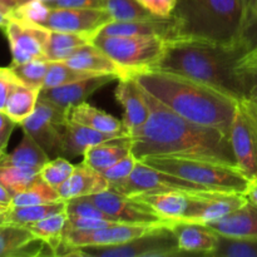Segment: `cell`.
I'll return each instance as SVG.
<instances>
[{
  "label": "cell",
  "mask_w": 257,
  "mask_h": 257,
  "mask_svg": "<svg viewBox=\"0 0 257 257\" xmlns=\"http://www.w3.org/2000/svg\"><path fill=\"white\" fill-rule=\"evenodd\" d=\"M145 95L150 117L140 130L130 135L131 152L138 161L147 157H182L238 167L227 133L181 117L146 90Z\"/></svg>",
  "instance_id": "6da1fadb"
},
{
  "label": "cell",
  "mask_w": 257,
  "mask_h": 257,
  "mask_svg": "<svg viewBox=\"0 0 257 257\" xmlns=\"http://www.w3.org/2000/svg\"><path fill=\"white\" fill-rule=\"evenodd\" d=\"M252 47L251 39L213 42L178 38L167 42L156 69L187 75L241 99L246 97V89L240 62Z\"/></svg>",
  "instance_id": "7a4b0ae2"
},
{
  "label": "cell",
  "mask_w": 257,
  "mask_h": 257,
  "mask_svg": "<svg viewBox=\"0 0 257 257\" xmlns=\"http://www.w3.org/2000/svg\"><path fill=\"white\" fill-rule=\"evenodd\" d=\"M147 93L181 117L230 136L237 98L197 79L161 69L131 73Z\"/></svg>",
  "instance_id": "3957f363"
},
{
  "label": "cell",
  "mask_w": 257,
  "mask_h": 257,
  "mask_svg": "<svg viewBox=\"0 0 257 257\" xmlns=\"http://www.w3.org/2000/svg\"><path fill=\"white\" fill-rule=\"evenodd\" d=\"M173 15L180 38L213 42L250 39L251 25L240 0H178Z\"/></svg>",
  "instance_id": "277c9868"
},
{
  "label": "cell",
  "mask_w": 257,
  "mask_h": 257,
  "mask_svg": "<svg viewBox=\"0 0 257 257\" xmlns=\"http://www.w3.org/2000/svg\"><path fill=\"white\" fill-rule=\"evenodd\" d=\"M145 165L213 191L245 192L248 178L236 166L182 157H147Z\"/></svg>",
  "instance_id": "5b68a950"
},
{
  "label": "cell",
  "mask_w": 257,
  "mask_h": 257,
  "mask_svg": "<svg viewBox=\"0 0 257 257\" xmlns=\"http://www.w3.org/2000/svg\"><path fill=\"white\" fill-rule=\"evenodd\" d=\"M92 43L124 70L125 77L156 69L167 45V40L155 35H97Z\"/></svg>",
  "instance_id": "8992f818"
},
{
  "label": "cell",
  "mask_w": 257,
  "mask_h": 257,
  "mask_svg": "<svg viewBox=\"0 0 257 257\" xmlns=\"http://www.w3.org/2000/svg\"><path fill=\"white\" fill-rule=\"evenodd\" d=\"M168 223H161L152 230L127 242L110 246H84L73 248L69 256L82 257H177L185 256Z\"/></svg>",
  "instance_id": "52a82bcc"
},
{
  "label": "cell",
  "mask_w": 257,
  "mask_h": 257,
  "mask_svg": "<svg viewBox=\"0 0 257 257\" xmlns=\"http://www.w3.org/2000/svg\"><path fill=\"white\" fill-rule=\"evenodd\" d=\"M233 155L241 172L250 180L257 175V98L238 99L230 130Z\"/></svg>",
  "instance_id": "ba28073f"
},
{
  "label": "cell",
  "mask_w": 257,
  "mask_h": 257,
  "mask_svg": "<svg viewBox=\"0 0 257 257\" xmlns=\"http://www.w3.org/2000/svg\"><path fill=\"white\" fill-rule=\"evenodd\" d=\"M108 190L124 195L127 197H136L143 193L166 192V191L200 192V191H207L208 188L183 180L177 176L158 171L138 161L133 172L127 178L119 182L109 183Z\"/></svg>",
  "instance_id": "9c48e42d"
},
{
  "label": "cell",
  "mask_w": 257,
  "mask_h": 257,
  "mask_svg": "<svg viewBox=\"0 0 257 257\" xmlns=\"http://www.w3.org/2000/svg\"><path fill=\"white\" fill-rule=\"evenodd\" d=\"M67 122L68 110L39 98L34 112L19 125L52 160L60 156V142Z\"/></svg>",
  "instance_id": "30bf717a"
},
{
  "label": "cell",
  "mask_w": 257,
  "mask_h": 257,
  "mask_svg": "<svg viewBox=\"0 0 257 257\" xmlns=\"http://www.w3.org/2000/svg\"><path fill=\"white\" fill-rule=\"evenodd\" d=\"M161 223H117L97 230H70L65 228L63 241L55 251V256H69L73 248L84 246H110L127 242L143 235Z\"/></svg>",
  "instance_id": "8fae6325"
},
{
  "label": "cell",
  "mask_w": 257,
  "mask_h": 257,
  "mask_svg": "<svg viewBox=\"0 0 257 257\" xmlns=\"http://www.w3.org/2000/svg\"><path fill=\"white\" fill-rule=\"evenodd\" d=\"M112 22L109 13L102 8H50L42 27L52 32L84 35L93 42L100 30Z\"/></svg>",
  "instance_id": "7c38bea8"
},
{
  "label": "cell",
  "mask_w": 257,
  "mask_h": 257,
  "mask_svg": "<svg viewBox=\"0 0 257 257\" xmlns=\"http://www.w3.org/2000/svg\"><path fill=\"white\" fill-rule=\"evenodd\" d=\"M3 30L10 45L12 64L45 59V49L50 35V30L47 28L10 17Z\"/></svg>",
  "instance_id": "4fadbf2b"
},
{
  "label": "cell",
  "mask_w": 257,
  "mask_h": 257,
  "mask_svg": "<svg viewBox=\"0 0 257 257\" xmlns=\"http://www.w3.org/2000/svg\"><path fill=\"white\" fill-rule=\"evenodd\" d=\"M113 221L123 223H160L166 222L146 203L120 193L105 190L87 196Z\"/></svg>",
  "instance_id": "5bb4252c"
},
{
  "label": "cell",
  "mask_w": 257,
  "mask_h": 257,
  "mask_svg": "<svg viewBox=\"0 0 257 257\" xmlns=\"http://www.w3.org/2000/svg\"><path fill=\"white\" fill-rule=\"evenodd\" d=\"M247 198L240 192H226V191H201L193 192L192 208L183 222L210 223L220 220L228 213L247 203Z\"/></svg>",
  "instance_id": "9a60e30c"
},
{
  "label": "cell",
  "mask_w": 257,
  "mask_h": 257,
  "mask_svg": "<svg viewBox=\"0 0 257 257\" xmlns=\"http://www.w3.org/2000/svg\"><path fill=\"white\" fill-rule=\"evenodd\" d=\"M34 256H55V251L27 226L13 222L0 223V257Z\"/></svg>",
  "instance_id": "2e32d148"
},
{
  "label": "cell",
  "mask_w": 257,
  "mask_h": 257,
  "mask_svg": "<svg viewBox=\"0 0 257 257\" xmlns=\"http://www.w3.org/2000/svg\"><path fill=\"white\" fill-rule=\"evenodd\" d=\"M118 79L119 77L115 74H95L69 84L42 89L39 98L58 105L62 109L69 110L73 105L85 102L98 89Z\"/></svg>",
  "instance_id": "e0dca14e"
},
{
  "label": "cell",
  "mask_w": 257,
  "mask_h": 257,
  "mask_svg": "<svg viewBox=\"0 0 257 257\" xmlns=\"http://www.w3.org/2000/svg\"><path fill=\"white\" fill-rule=\"evenodd\" d=\"M115 99L122 104L124 110L122 122L130 137V135L140 130L150 117L151 110L146 100L145 90L135 78L127 75L118 79Z\"/></svg>",
  "instance_id": "ac0fdd59"
},
{
  "label": "cell",
  "mask_w": 257,
  "mask_h": 257,
  "mask_svg": "<svg viewBox=\"0 0 257 257\" xmlns=\"http://www.w3.org/2000/svg\"><path fill=\"white\" fill-rule=\"evenodd\" d=\"M128 137L127 133H105L85 125L78 124L68 119L63 131L62 142H60V156L67 160L84 155L85 151L90 147Z\"/></svg>",
  "instance_id": "d6986e66"
},
{
  "label": "cell",
  "mask_w": 257,
  "mask_h": 257,
  "mask_svg": "<svg viewBox=\"0 0 257 257\" xmlns=\"http://www.w3.org/2000/svg\"><path fill=\"white\" fill-rule=\"evenodd\" d=\"M98 35H155L167 42L180 38L178 22L175 15L168 18L155 17L132 22H112L105 25Z\"/></svg>",
  "instance_id": "ffe728a7"
},
{
  "label": "cell",
  "mask_w": 257,
  "mask_h": 257,
  "mask_svg": "<svg viewBox=\"0 0 257 257\" xmlns=\"http://www.w3.org/2000/svg\"><path fill=\"white\" fill-rule=\"evenodd\" d=\"M177 240L178 247L187 255L211 256L218 241V233L205 223L176 222L168 223Z\"/></svg>",
  "instance_id": "44dd1931"
},
{
  "label": "cell",
  "mask_w": 257,
  "mask_h": 257,
  "mask_svg": "<svg viewBox=\"0 0 257 257\" xmlns=\"http://www.w3.org/2000/svg\"><path fill=\"white\" fill-rule=\"evenodd\" d=\"M192 195L193 192L185 191H166L143 193L132 198L150 206L166 222H176L185 221L188 217L192 208Z\"/></svg>",
  "instance_id": "7402d4cb"
},
{
  "label": "cell",
  "mask_w": 257,
  "mask_h": 257,
  "mask_svg": "<svg viewBox=\"0 0 257 257\" xmlns=\"http://www.w3.org/2000/svg\"><path fill=\"white\" fill-rule=\"evenodd\" d=\"M109 182L98 171L93 170L87 163L75 165L70 177L58 188L60 198L68 201L70 198L95 195L108 190Z\"/></svg>",
  "instance_id": "603a6c76"
},
{
  "label": "cell",
  "mask_w": 257,
  "mask_h": 257,
  "mask_svg": "<svg viewBox=\"0 0 257 257\" xmlns=\"http://www.w3.org/2000/svg\"><path fill=\"white\" fill-rule=\"evenodd\" d=\"M206 225L218 235L228 237H257V207L247 202L225 217Z\"/></svg>",
  "instance_id": "cb8c5ba5"
},
{
  "label": "cell",
  "mask_w": 257,
  "mask_h": 257,
  "mask_svg": "<svg viewBox=\"0 0 257 257\" xmlns=\"http://www.w3.org/2000/svg\"><path fill=\"white\" fill-rule=\"evenodd\" d=\"M64 63L75 69L93 74H115L119 78L125 77L124 70L93 43L83 45L72 57L64 60Z\"/></svg>",
  "instance_id": "d4e9b609"
},
{
  "label": "cell",
  "mask_w": 257,
  "mask_h": 257,
  "mask_svg": "<svg viewBox=\"0 0 257 257\" xmlns=\"http://www.w3.org/2000/svg\"><path fill=\"white\" fill-rule=\"evenodd\" d=\"M68 119L78 124L100 131V132L127 133L122 120L117 119L112 114H108L104 110L93 107L87 102L73 105L68 110Z\"/></svg>",
  "instance_id": "484cf974"
},
{
  "label": "cell",
  "mask_w": 257,
  "mask_h": 257,
  "mask_svg": "<svg viewBox=\"0 0 257 257\" xmlns=\"http://www.w3.org/2000/svg\"><path fill=\"white\" fill-rule=\"evenodd\" d=\"M130 153V137H124L88 148L83 155V162L102 173Z\"/></svg>",
  "instance_id": "4316f807"
},
{
  "label": "cell",
  "mask_w": 257,
  "mask_h": 257,
  "mask_svg": "<svg viewBox=\"0 0 257 257\" xmlns=\"http://www.w3.org/2000/svg\"><path fill=\"white\" fill-rule=\"evenodd\" d=\"M50 157L45 151L30 137L24 133L22 142L12 153H7L0 162V166L28 168V170L40 171L43 166L49 162Z\"/></svg>",
  "instance_id": "83f0119b"
},
{
  "label": "cell",
  "mask_w": 257,
  "mask_h": 257,
  "mask_svg": "<svg viewBox=\"0 0 257 257\" xmlns=\"http://www.w3.org/2000/svg\"><path fill=\"white\" fill-rule=\"evenodd\" d=\"M40 89L28 87V85L19 83L14 87L8 98L5 105V113L14 120L17 124H20L24 119H27L37 107L39 99Z\"/></svg>",
  "instance_id": "f1b7e54d"
},
{
  "label": "cell",
  "mask_w": 257,
  "mask_h": 257,
  "mask_svg": "<svg viewBox=\"0 0 257 257\" xmlns=\"http://www.w3.org/2000/svg\"><path fill=\"white\" fill-rule=\"evenodd\" d=\"M88 43L92 42L84 35L50 30L49 40L45 49V59L49 62H64Z\"/></svg>",
  "instance_id": "f546056e"
},
{
  "label": "cell",
  "mask_w": 257,
  "mask_h": 257,
  "mask_svg": "<svg viewBox=\"0 0 257 257\" xmlns=\"http://www.w3.org/2000/svg\"><path fill=\"white\" fill-rule=\"evenodd\" d=\"M65 211V201H57L52 203H43V205L33 206H20V207H13L10 206L8 212L7 222L18 223V225L27 226L30 223L38 222L40 220L49 217L58 212Z\"/></svg>",
  "instance_id": "4dcf8cb0"
},
{
  "label": "cell",
  "mask_w": 257,
  "mask_h": 257,
  "mask_svg": "<svg viewBox=\"0 0 257 257\" xmlns=\"http://www.w3.org/2000/svg\"><path fill=\"white\" fill-rule=\"evenodd\" d=\"M67 213L58 212L49 217L40 220L38 222L27 225V227L34 233L37 237L42 238L45 242L49 243L54 251L59 247L63 241V233H64L65 226H67Z\"/></svg>",
  "instance_id": "1f68e13d"
},
{
  "label": "cell",
  "mask_w": 257,
  "mask_h": 257,
  "mask_svg": "<svg viewBox=\"0 0 257 257\" xmlns=\"http://www.w3.org/2000/svg\"><path fill=\"white\" fill-rule=\"evenodd\" d=\"M57 201H62L58 190L53 188L42 177H39L27 190L13 196L12 205L10 206H13V207H20V206L52 203L57 202Z\"/></svg>",
  "instance_id": "d6a6232c"
},
{
  "label": "cell",
  "mask_w": 257,
  "mask_h": 257,
  "mask_svg": "<svg viewBox=\"0 0 257 257\" xmlns=\"http://www.w3.org/2000/svg\"><path fill=\"white\" fill-rule=\"evenodd\" d=\"M212 257H257V237H228L218 235Z\"/></svg>",
  "instance_id": "836d02e7"
},
{
  "label": "cell",
  "mask_w": 257,
  "mask_h": 257,
  "mask_svg": "<svg viewBox=\"0 0 257 257\" xmlns=\"http://www.w3.org/2000/svg\"><path fill=\"white\" fill-rule=\"evenodd\" d=\"M103 9L113 18V22H132L155 18L137 0H103Z\"/></svg>",
  "instance_id": "e575fe53"
},
{
  "label": "cell",
  "mask_w": 257,
  "mask_h": 257,
  "mask_svg": "<svg viewBox=\"0 0 257 257\" xmlns=\"http://www.w3.org/2000/svg\"><path fill=\"white\" fill-rule=\"evenodd\" d=\"M39 177L40 171L0 166V183L4 185L13 196L27 190Z\"/></svg>",
  "instance_id": "d590c367"
},
{
  "label": "cell",
  "mask_w": 257,
  "mask_h": 257,
  "mask_svg": "<svg viewBox=\"0 0 257 257\" xmlns=\"http://www.w3.org/2000/svg\"><path fill=\"white\" fill-rule=\"evenodd\" d=\"M49 60L45 59H34L22 63V64H10L9 67L12 68L15 77L20 80V83L42 90L48 69H49Z\"/></svg>",
  "instance_id": "8d00e7d4"
},
{
  "label": "cell",
  "mask_w": 257,
  "mask_h": 257,
  "mask_svg": "<svg viewBox=\"0 0 257 257\" xmlns=\"http://www.w3.org/2000/svg\"><path fill=\"white\" fill-rule=\"evenodd\" d=\"M93 73L84 72V70L75 69L70 67L64 62H50L49 69H48L47 77H45L44 85L42 89L47 88H55L60 85L69 84V83L77 82V80L83 79V78L92 77Z\"/></svg>",
  "instance_id": "74e56055"
},
{
  "label": "cell",
  "mask_w": 257,
  "mask_h": 257,
  "mask_svg": "<svg viewBox=\"0 0 257 257\" xmlns=\"http://www.w3.org/2000/svg\"><path fill=\"white\" fill-rule=\"evenodd\" d=\"M75 165H72L69 160L64 157H57L45 163L40 170V177L49 186L58 190L74 171Z\"/></svg>",
  "instance_id": "f35d334b"
},
{
  "label": "cell",
  "mask_w": 257,
  "mask_h": 257,
  "mask_svg": "<svg viewBox=\"0 0 257 257\" xmlns=\"http://www.w3.org/2000/svg\"><path fill=\"white\" fill-rule=\"evenodd\" d=\"M49 12L50 7H48L43 0H32L10 10L9 17L42 27Z\"/></svg>",
  "instance_id": "ab89813d"
},
{
  "label": "cell",
  "mask_w": 257,
  "mask_h": 257,
  "mask_svg": "<svg viewBox=\"0 0 257 257\" xmlns=\"http://www.w3.org/2000/svg\"><path fill=\"white\" fill-rule=\"evenodd\" d=\"M65 213H67V216H72V217L104 218V220L113 221L87 196L70 198V200L65 201Z\"/></svg>",
  "instance_id": "60d3db41"
},
{
  "label": "cell",
  "mask_w": 257,
  "mask_h": 257,
  "mask_svg": "<svg viewBox=\"0 0 257 257\" xmlns=\"http://www.w3.org/2000/svg\"><path fill=\"white\" fill-rule=\"evenodd\" d=\"M137 162L138 160L132 155V152H131L130 155H127L125 157H123L122 160L118 161L117 163H114V165L110 166L109 168L103 171L102 175L109 183L119 182V181L127 178L128 176L133 172Z\"/></svg>",
  "instance_id": "b9f144b4"
},
{
  "label": "cell",
  "mask_w": 257,
  "mask_h": 257,
  "mask_svg": "<svg viewBox=\"0 0 257 257\" xmlns=\"http://www.w3.org/2000/svg\"><path fill=\"white\" fill-rule=\"evenodd\" d=\"M20 80L15 77L10 67H0V109L4 110L8 98Z\"/></svg>",
  "instance_id": "7bdbcfd3"
},
{
  "label": "cell",
  "mask_w": 257,
  "mask_h": 257,
  "mask_svg": "<svg viewBox=\"0 0 257 257\" xmlns=\"http://www.w3.org/2000/svg\"><path fill=\"white\" fill-rule=\"evenodd\" d=\"M137 2L156 17L168 18L175 13L178 0H137Z\"/></svg>",
  "instance_id": "ee69618b"
},
{
  "label": "cell",
  "mask_w": 257,
  "mask_h": 257,
  "mask_svg": "<svg viewBox=\"0 0 257 257\" xmlns=\"http://www.w3.org/2000/svg\"><path fill=\"white\" fill-rule=\"evenodd\" d=\"M43 2L50 8H102L103 5V0H43Z\"/></svg>",
  "instance_id": "f6af8a7d"
},
{
  "label": "cell",
  "mask_w": 257,
  "mask_h": 257,
  "mask_svg": "<svg viewBox=\"0 0 257 257\" xmlns=\"http://www.w3.org/2000/svg\"><path fill=\"white\" fill-rule=\"evenodd\" d=\"M17 123L5 113V110L0 109V147L7 150L8 142L14 131Z\"/></svg>",
  "instance_id": "bcb514c9"
},
{
  "label": "cell",
  "mask_w": 257,
  "mask_h": 257,
  "mask_svg": "<svg viewBox=\"0 0 257 257\" xmlns=\"http://www.w3.org/2000/svg\"><path fill=\"white\" fill-rule=\"evenodd\" d=\"M245 83L246 97L257 98V67H240Z\"/></svg>",
  "instance_id": "7dc6e473"
},
{
  "label": "cell",
  "mask_w": 257,
  "mask_h": 257,
  "mask_svg": "<svg viewBox=\"0 0 257 257\" xmlns=\"http://www.w3.org/2000/svg\"><path fill=\"white\" fill-rule=\"evenodd\" d=\"M245 197L250 203L257 207V175L253 176L252 178L248 180V185L246 187L245 192H243Z\"/></svg>",
  "instance_id": "c3c4849f"
},
{
  "label": "cell",
  "mask_w": 257,
  "mask_h": 257,
  "mask_svg": "<svg viewBox=\"0 0 257 257\" xmlns=\"http://www.w3.org/2000/svg\"><path fill=\"white\" fill-rule=\"evenodd\" d=\"M240 67H257V44L253 45L242 57Z\"/></svg>",
  "instance_id": "681fc988"
},
{
  "label": "cell",
  "mask_w": 257,
  "mask_h": 257,
  "mask_svg": "<svg viewBox=\"0 0 257 257\" xmlns=\"http://www.w3.org/2000/svg\"><path fill=\"white\" fill-rule=\"evenodd\" d=\"M28 2H32V0H0V8L9 14L10 10Z\"/></svg>",
  "instance_id": "f907efd6"
},
{
  "label": "cell",
  "mask_w": 257,
  "mask_h": 257,
  "mask_svg": "<svg viewBox=\"0 0 257 257\" xmlns=\"http://www.w3.org/2000/svg\"><path fill=\"white\" fill-rule=\"evenodd\" d=\"M12 200H13L12 193L8 191V188L5 187L4 185L0 183V205L10 206L12 205Z\"/></svg>",
  "instance_id": "816d5d0a"
},
{
  "label": "cell",
  "mask_w": 257,
  "mask_h": 257,
  "mask_svg": "<svg viewBox=\"0 0 257 257\" xmlns=\"http://www.w3.org/2000/svg\"><path fill=\"white\" fill-rule=\"evenodd\" d=\"M248 20H250L251 27L257 24V0H251L250 7H248Z\"/></svg>",
  "instance_id": "f5cc1de1"
},
{
  "label": "cell",
  "mask_w": 257,
  "mask_h": 257,
  "mask_svg": "<svg viewBox=\"0 0 257 257\" xmlns=\"http://www.w3.org/2000/svg\"><path fill=\"white\" fill-rule=\"evenodd\" d=\"M9 19H10L9 14L0 8V28H2V29H4L5 25H7L8 22H9Z\"/></svg>",
  "instance_id": "db71d44e"
},
{
  "label": "cell",
  "mask_w": 257,
  "mask_h": 257,
  "mask_svg": "<svg viewBox=\"0 0 257 257\" xmlns=\"http://www.w3.org/2000/svg\"><path fill=\"white\" fill-rule=\"evenodd\" d=\"M10 206L7 205H0V223L7 222V217H8V212H9Z\"/></svg>",
  "instance_id": "11a10c76"
},
{
  "label": "cell",
  "mask_w": 257,
  "mask_h": 257,
  "mask_svg": "<svg viewBox=\"0 0 257 257\" xmlns=\"http://www.w3.org/2000/svg\"><path fill=\"white\" fill-rule=\"evenodd\" d=\"M240 2H241V4H242L243 9H245L246 14H247V18H248V7H250L251 0H240ZM248 22H250V20H248ZM250 25H251V24H250Z\"/></svg>",
  "instance_id": "9f6ffc18"
},
{
  "label": "cell",
  "mask_w": 257,
  "mask_h": 257,
  "mask_svg": "<svg viewBox=\"0 0 257 257\" xmlns=\"http://www.w3.org/2000/svg\"><path fill=\"white\" fill-rule=\"evenodd\" d=\"M5 155H7V150H4L3 147H0V162H2V160L4 158Z\"/></svg>",
  "instance_id": "6f0895ef"
}]
</instances>
